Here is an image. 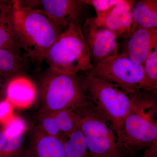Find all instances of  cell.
I'll return each mask as SVG.
<instances>
[{"instance_id":"obj_1","label":"cell","mask_w":157,"mask_h":157,"mask_svg":"<svg viewBox=\"0 0 157 157\" xmlns=\"http://www.w3.org/2000/svg\"><path fill=\"white\" fill-rule=\"evenodd\" d=\"M13 19L21 48L29 61L40 67L48 50L61 33L60 27L47 16L20 6L14 1Z\"/></svg>"},{"instance_id":"obj_2","label":"cell","mask_w":157,"mask_h":157,"mask_svg":"<svg viewBox=\"0 0 157 157\" xmlns=\"http://www.w3.org/2000/svg\"><path fill=\"white\" fill-rule=\"evenodd\" d=\"M42 104L40 111L55 112L75 110L91 104L81 76L67 74L50 68L45 71L39 84Z\"/></svg>"},{"instance_id":"obj_3","label":"cell","mask_w":157,"mask_h":157,"mask_svg":"<svg viewBox=\"0 0 157 157\" xmlns=\"http://www.w3.org/2000/svg\"><path fill=\"white\" fill-rule=\"evenodd\" d=\"M156 103L149 96L137 93L133 109L125 118L118 142L125 156L157 145V124L154 119Z\"/></svg>"},{"instance_id":"obj_4","label":"cell","mask_w":157,"mask_h":157,"mask_svg":"<svg viewBox=\"0 0 157 157\" xmlns=\"http://www.w3.org/2000/svg\"><path fill=\"white\" fill-rule=\"evenodd\" d=\"M44 60L49 68L67 74L88 72L93 69L89 50L78 22L70 24L59 35Z\"/></svg>"},{"instance_id":"obj_5","label":"cell","mask_w":157,"mask_h":157,"mask_svg":"<svg viewBox=\"0 0 157 157\" xmlns=\"http://www.w3.org/2000/svg\"><path fill=\"white\" fill-rule=\"evenodd\" d=\"M81 76L92 103L108 121L117 136L125 118L135 106L138 92L129 94L86 73Z\"/></svg>"},{"instance_id":"obj_6","label":"cell","mask_w":157,"mask_h":157,"mask_svg":"<svg viewBox=\"0 0 157 157\" xmlns=\"http://www.w3.org/2000/svg\"><path fill=\"white\" fill-rule=\"evenodd\" d=\"M75 112L91 157H125L110 124L92 103Z\"/></svg>"},{"instance_id":"obj_7","label":"cell","mask_w":157,"mask_h":157,"mask_svg":"<svg viewBox=\"0 0 157 157\" xmlns=\"http://www.w3.org/2000/svg\"><path fill=\"white\" fill-rule=\"evenodd\" d=\"M85 73L129 94L142 90L149 92L143 66L131 60L126 52L104 59Z\"/></svg>"},{"instance_id":"obj_8","label":"cell","mask_w":157,"mask_h":157,"mask_svg":"<svg viewBox=\"0 0 157 157\" xmlns=\"http://www.w3.org/2000/svg\"><path fill=\"white\" fill-rule=\"evenodd\" d=\"M82 31L93 67L108 57L118 54L117 37L97 17L86 20Z\"/></svg>"},{"instance_id":"obj_9","label":"cell","mask_w":157,"mask_h":157,"mask_svg":"<svg viewBox=\"0 0 157 157\" xmlns=\"http://www.w3.org/2000/svg\"><path fill=\"white\" fill-rule=\"evenodd\" d=\"M20 6L38 11L61 26L78 22L83 6L82 0L18 1Z\"/></svg>"},{"instance_id":"obj_10","label":"cell","mask_w":157,"mask_h":157,"mask_svg":"<svg viewBox=\"0 0 157 157\" xmlns=\"http://www.w3.org/2000/svg\"><path fill=\"white\" fill-rule=\"evenodd\" d=\"M25 157H67L63 140L45 134L37 126L26 144Z\"/></svg>"},{"instance_id":"obj_11","label":"cell","mask_w":157,"mask_h":157,"mask_svg":"<svg viewBox=\"0 0 157 157\" xmlns=\"http://www.w3.org/2000/svg\"><path fill=\"white\" fill-rule=\"evenodd\" d=\"M135 1L121 0L99 22L118 37L128 39L134 32L132 9Z\"/></svg>"},{"instance_id":"obj_12","label":"cell","mask_w":157,"mask_h":157,"mask_svg":"<svg viewBox=\"0 0 157 157\" xmlns=\"http://www.w3.org/2000/svg\"><path fill=\"white\" fill-rule=\"evenodd\" d=\"M128 39L126 52L129 59L143 66L151 52L157 47V28L137 29Z\"/></svg>"},{"instance_id":"obj_13","label":"cell","mask_w":157,"mask_h":157,"mask_svg":"<svg viewBox=\"0 0 157 157\" xmlns=\"http://www.w3.org/2000/svg\"><path fill=\"white\" fill-rule=\"evenodd\" d=\"M37 94L36 86L25 76H14L6 85V99L14 107L19 109L29 108L36 101Z\"/></svg>"},{"instance_id":"obj_14","label":"cell","mask_w":157,"mask_h":157,"mask_svg":"<svg viewBox=\"0 0 157 157\" xmlns=\"http://www.w3.org/2000/svg\"><path fill=\"white\" fill-rule=\"evenodd\" d=\"M133 30L157 28V0L135 1L132 9Z\"/></svg>"},{"instance_id":"obj_15","label":"cell","mask_w":157,"mask_h":157,"mask_svg":"<svg viewBox=\"0 0 157 157\" xmlns=\"http://www.w3.org/2000/svg\"><path fill=\"white\" fill-rule=\"evenodd\" d=\"M0 48L17 52L21 48L14 27L13 4L0 12Z\"/></svg>"},{"instance_id":"obj_16","label":"cell","mask_w":157,"mask_h":157,"mask_svg":"<svg viewBox=\"0 0 157 157\" xmlns=\"http://www.w3.org/2000/svg\"><path fill=\"white\" fill-rule=\"evenodd\" d=\"M29 61L18 52L0 48V77L7 80L18 75L26 69Z\"/></svg>"},{"instance_id":"obj_17","label":"cell","mask_w":157,"mask_h":157,"mask_svg":"<svg viewBox=\"0 0 157 157\" xmlns=\"http://www.w3.org/2000/svg\"><path fill=\"white\" fill-rule=\"evenodd\" d=\"M25 135L9 137L1 128L0 157H25Z\"/></svg>"},{"instance_id":"obj_18","label":"cell","mask_w":157,"mask_h":157,"mask_svg":"<svg viewBox=\"0 0 157 157\" xmlns=\"http://www.w3.org/2000/svg\"><path fill=\"white\" fill-rule=\"evenodd\" d=\"M62 140L67 157H91L84 136L78 125Z\"/></svg>"},{"instance_id":"obj_19","label":"cell","mask_w":157,"mask_h":157,"mask_svg":"<svg viewBox=\"0 0 157 157\" xmlns=\"http://www.w3.org/2000/svg\"><path fill=\"white\" fill-rule=\"evenodd\" d=\"M143 67L148 82L149 91L155 93L157 89V47L151 52Z\"/></svg>"},{"instance_id":"obj_20","label":"cell","mask_w":157,"mask_h":157,"mask_svg":"<svg viewBox=\"0 0 157 157\" xmlns=\"http://www.w3.org/2000/svg\"><path fill=\"white\" fill-rule=\"evenodd\" d=\"M38 126L45 134L52 137L63 139V135L53 112L40 111Z\"/></svg>"},{"instance_id":"obj_21","label":"cell","mask_w":157,"mask_h":157,"mask_svg":"<svg viewBox=\"0 0 157 157\" xmlns=\"http://www.w3.org/2000/svg\"><path fill=\"white\" fill-rule=\"evenodd\" d=\"M3 132L7 136L11 137H17L26 134L28 126L22 118L14 115L10 120L2 126Z\"/></svg>"},{"instance_id":"obj_22","label":"cell","mask_w":157,"mask_h":157,"mask_svg":"<svg viewBox=\"0 0 157 157\" xmlns=\"http://www.w3.org/2000/svg\"><path fill=\"white\" fill-rule=\"evenodd\" d=\"M85 5L93 6L97 13V18L100 21L103 20L111 9L121 0H82Z\"/></svg>"},{"instance_id":"obj_23","label":"cell","mask_w":157,"mask_h":157,"mask_svg":"<svg viewBox=\"0 0 157 157\" xmlns=\"http://www.w3.org/2000/svg\"><path fill=\"white\" fill-rule=\"evenodd\" d=\"M13 106L6 99L0 101V124H6L13 117Z\"/></svg>"},{"instance_id":"obj_24","label":"cell","mask_w":157,"mask_h":157,"mask_svg":"<svg viewBox=\"0 0 157 157\" xmlns=\"http://www.w3.org/2000/svg\"><path fill=\"white\" fill-rule=\"evenodd\" d=\"M144 150L141 157H157V145H153Z\"/></svg>"},{"instance_id":"obj_25","label":"cell","mask_w":157,"mask_h":157,"mask_svg":"<svg viewBox=\"0 0 157 157\" xmlns=\"http://www.w3.org/2000/svg\"><path fill=\"white\" fill-rule=\"evenodd\" d=\"M8 82L7 79L0 77V99L5 95L6 85Z\"/></svg>"},{"instance_id":"obj_26","label":"cell","mask_w":157,"mask_h":157,"mask_svg":"<svg viewBox=\"0 0 157 157\" xmlns=\"http://www.w3.org/2000/svg\"><path fill=\"white\" fill-rule=\"evenodd\" d=\"M13 1H1L0 0V12L11 7L13 5Z\"/></svg>"}]
</instances>
